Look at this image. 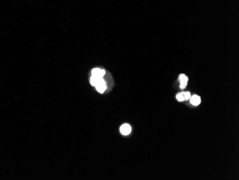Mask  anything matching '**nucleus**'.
I'll use <instances>...</instances> for the list:
<instances>
[{
    "instance_id": "obj_2",
    "label": "nucleus",
    "mask_w": 239,
    "mask_h": 180,
    "mask_svg": "<svg viewBox=\"0 0 239 180\" xmlns=\"http://www.w3.org/2000/svg\"><path fill=\"white\" fill-rule=\"evenodd\" d=\"M179 80L180 82H181V86H180V88H181V89H184L186 87V85H187L188 80V77L186 76L185 75L181 74L179 77Z\"/></svg>"
},
{
    "instance_id": "obj_8",
    "label": "nucleus",
    "mask_w": 239,
    "mask_h": 180,
    "mask_svg": "<svg viewBox=\"0 0 239 180\" xmlns=\"http://www.w3.org/2000/svg\"><path fill=\"white\" fill-rule=\"evenodd\" d=\"M176 98H177V100H178V101H181H181H183V100H184V97H183V94H182V93L177 94V95L176 96Z\"/></svg>"
},
{
    "instance_id": "obj_3",
    "label": "nucleus",
    "mask_w": 239,
    "mask_h": 180,
    "mask_svg": "<svg viewBox=\"0 0 239 180\" xmlns=\"http://www.w3.org/2000/svg\"><path fill=\"white\" fill-rule=\"evenodd\" d=\"M120 132L122 135H128L131 132V127L129 124H123L120 127Z\"/></svg>"
},
{
    "instance_id": "obj_7",
    "label": "nucleus",
    "mask_w": 239,
    "mask_h": 180,
    "mask_svg": "<svg viewBox=\"0 0 239 180\" xmlns=\"http://www.w3.org/2000/svg\"><path fill=\"white\" fill-rule=\"evenodd\" d=\"M182 94H183L185 100H188L190 98V94L189 92H183V93H182Z\"/></svg>"
},
{
    "instance_id": "obj_1",
    "label": "nucleus",
    "mask_w": 239,
    "mask_h": 180,
    "mask_svg": "<svg viewBox=\"0 0 239 180\" xmlns=\"http://www.w3.org/2000/svg\"><path fill=\"white\" fill-rule=\"evenodd\" d=\"M95 87H96V89H97V91L99 92V93H104L105 90H106V84H105V81L103 80V78L98 83L97 85H95Z\"/></svg>"
},
{
    "instance_id": "obj_5",
    "label": "nucleus",
    "mask_w": 239,
    "mask_h": 180,
    "mask_svg": "<svg viewBox=\"0 0 239 180\" xmlns=\"http://www.w3.org/2000/svg\"><path fill=\"white\" fill-rule=\"evenodd\" d=\"M190 103L193 105V106H198V104H200V103L201 101V98L199 97L198 96L194 95L192 97H190Z\"/></svg>"
},
{
    "instance_id": "obj_6",
    "label": "nucleus",
    "mask_w": 239,
    "mask_h": 180,
    "mask_svg": "<svg viewBox=\"0 0 239 180\" xmlns=\"http://www.w3.org/2000/svg\"><path fill=\"white\" fill-rule=\"evenodd\" d=\"M103 78H100V77H97V76H92L91 78H90V83L91 85H94V86H95L96 85L98 84V83L100 82V80H102Z\"/></svg>"
},
{
    "instance_id": "obj_4",
    "label": "nucleus",
    "mask_w": 239,
    "mask_h": 180,
    "mask_svg": "<svg viewBox=\"0 0 239 180\" xmlns=\"http://www.w3.org/2000/svg\"><path fill=\"white\" fill-rule=\"evenodd\" d=\"M92 76H97L100 77V78H103V76H105V70L100 69V68H95L92 71Z\"/></svg>"
}]
</instances>
